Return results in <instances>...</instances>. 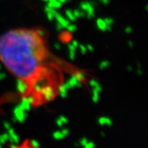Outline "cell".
Listing matches in <instances>:
<instances>
[{"label":"cell","instance_id":"cell-8","mask_svg":"<svg viewBox=\"0 0 148 148\" xmlns=\"http://www.w3.org/2000/svg\"><path fill=\"white\" fill-rule=\"evenodd\" d=\"M31 103H29V101L27 100V97H23V99H22L21 102L20 103L19 106L21 107L22 109L23 110L25 111V112H27V111L29 110V109H30V107H31Z\"/></svg>","mask_w":148,"mask_h":148},{"label":"cell","instance_id":"cell-3","mask_svg":"<svg viewBox=\"0 0 148 148\" xmlns=\"http://www.w3.org/2000/svg\"><path fill=\"white\" fill-rule=\"evenodd\" d=\"M14 116L16 119V120L19 121L21 123L23 122L24 119H26V117H27V114H26V112L22 109L21 107H20L19 105H18L17 107L14 108Z\"/></svg>","mask_w":148,"mask_h":148},{"label":"cell","instance_id":"cell-15","mask_svg":"<svg viewBox=\"0 0 148 148\" xmlns=\"http://www.w3.org/2000/svg\"><path fill=\"white\" fill-rule=\"evenodd\" d=\"M110 65V63L108 62V61H107V60H103V61H102L101 64H100V68L101 69H105L107 68V66H109Z\"/></svg>","mask_w":148,"mask_h":148},{"label":"cell","instance_id":"cell-17","mask_svg":"<svg viewBox=\"0 0 148 148\" xmlns=\"http://www.w3.org/2000/svg\"><path fill=\"white\" fill-rule=\"evenodd\" d=\"M75 76H76V79H77L79 80V81H82V79H85V76H84V75H83V73H81V72H78L76 74V75H75Z\"/></svg>","mask_w":148,"mask_h":148},{"label":"cell","instance_id":"cell-10","mask_svg":"<svg viewBox=\"0 0 148 148\" xmlns=\"http://www.w3.org/2000/svg\"><path fill=\"white\" fill-rule=\"evenodd\" d=\"M90 86L92 88V90H96L97 92H101V85L99 84V82H97L96 80L92 79L90 81Z\"/></svg>","mask_w":148,"mask_h":148},{"label":"cell","instance_id":"cell-20","mask_svg":"<svg viewBox=\"0 0 148 148\" xmlns=\"http://www.w3.org/2000/svg\"><path fill=\"white\" fill-rule=\"evenodd\" d=\"M69 56H70V58L71 60H73L75 58V56H76V53L74 51H69Z\"/></svg>","mask_w":148,"mask_h":148},{"label":"cell","instance_id":"cell-19","mask_svg":"<svg viewBox=\"0 0 148 148\" xmlns=\"http://www.w3.org/2000/svg\"><path fill=\"white\" fill-rule=\"evenodd\" d=\"M79 49H80V51H81V53L82 54H86V51H87V49H86V46H84V45H79Z\"/></svg>","mask_w":148,"mask_h":148},{"label":"cell","instance_id":"cell-13","mask_svg":"<svg viewBox=\"0 0 148 148\" xmlns=\"http://www.w3.org/2000/svg\"><path fill=\"white\" fill-rule=\"evenodd\" d=\"M93 91V95H92V100L94 102H97L99 100V92H97L96 90H92Z\"/></svg>","mask_w":148,"mask_h":148},{"label":"cell","instance_id":"cell-21","mask_svg":"<svg viewBox=\"0 0 148 148\" xmlns=\"http://www.w3.org/2000/svg\"><path fill=\"white\" fill-rule=\"evenodd\" d=\"M56 27H57V29H58V30H59V31H60V30H61V29H64V27H63L62 25H61V24H60V23H58V22H57V24H56Z\"/></svg>","mask_w":148,"mask_h":148},{"label":"cell","instance_id":"cell-16","mask_svg":"<svg viewBox=\"0 0 148 148\" xmlns=\"http://www.w3.org/2000/svg\"><path fill=\"white\" fill-rule=\"evenodd\" d=\"M66 29H68L70 32H74V31H76L77 27H76V25H74V24H73V23H70V24L68 25V27H66Z\"/></svg>","mask_w":148,"mask_h":148},{"label":"cell","instance_id":"cell-9","mask_svg":"<svg viewBox=\"0 0 148 148\" xmlns=\"http://www.w3.org/2000/svg\"><path fill=\"white\" fill-rule=\"evenodd\" d=\"M97 28L99 29H101V31H106L107 30V24H106L105 21L103 19H101V18H98L97 20Z\"/></svg>","mask_w":148,"mask_h":148},{"label":"cell","instance_id":"cell-24","mask_svg":"<svg viewBox=\"0 0 148 148\" xmlns=\"http://www.w3.org/2000/svg\"><path fill=\"white\" fill-rule=\"evenodd\" d=\"M60 120L61 121H63V123H67V119H66V117H64V116H60Z\"/></svg>","mask_w":148,"mask_h":148},{"label":"cell","instance_id":"cell-18","mask_svg":"<svg viewBox=\"0 0 148 148\" xmlns=\"http://www.w3.org/2000/svg\"><path fill=\"white\" fill-rule=\"evenodd\" d=\"M104 21H105L106 24L107 26H112L113 24V19L110 18H104Z\"/></svg>","mask_w":148,"mask_h":148},{"label":"cell","instance_id":"cell-14","mask_svg":"<svg viewBox=\"0 0 148 148\" xmlns=\"http://www.w3.org/2000/svg\"><path fill=\"white\" fill-rule=\"evenodd\" d=\"M99 123L100 124H108V125H110L111 121L110 119H108V118H106V117H101L99 119Z\"/></svg>","mask_w":148,"mask_h":148},{"label":"cell","instance_id":"cell-23","mask_svg":"<svg viewBox=\"0 0 148 148\" xmlns=\"http://www.w3.org/2000/svg\"><path fill=\"white\" fill-rule=\"evenodd\" d=\"M71 44H72L73 45L74 47H75V48H77V47H79V42L77 41H76V40H74V41H73L72 42H71Z\"/></svg>","mask_w":148,"mask_h":148},{"label":"cell","instance_id":"cell-7","mask_svg":"<svg viewBox=\"0 0 148 148\" xmlns=\"http://www.w3.org/2000/svg\"><path fill=\"white\" fill-rule=\"evenodd\" d=\"M55 19H56L57 22L60 23V24H61V25H62L64 28L67 27L69 24H70V21H69L68 20L66 19L64 17H63L61 14L58 13V12H56V14H55Z\"/></svg>","mask_w":148,"mask_h":148},{"label":"cell","instance_id":"cell-4","mask_svg":"<svg viewBox=\"0 0 148 148\" xmlns=\"http://www.w3.org/2000/svg\"><path fill=\"white\" fill-rule=\"evenodd\" d=\"M64 86H65V88L66 89H70V88H73L76 86H80V82L75 76H73L70 79H69L68 81L66 82H65L64 84Z\"/></svg>","mask_w":148,"mask_h":148},{"label":"cell","instance_id":"cell-5","mask_svg":"<svg viewBox=\"0 0 148 148\" xmlns=\"http://www.w3.org/2000/svg\"><path fill=\"white\" fill-rule=\"evenodd\" d=\"M13 148H40L39 144L34 140H26L21 145L14 147Z\"/></svg>","mask_w":148,"mask_h":148},{"label":"cell","instance_id":"cell-6","mask_svg":"<svg viewBox=\"0 0 148 148\" xmlns=\"http://www.w3.org/2000/svg\"><path fill=\"white\" fill-rule=\"evenodd\" d=\"M42 95L43 96L44 99L46 101H50L52 99L53 96H54V92L50 87H45L41 91Z\"/></svg>","mask_w":148,"mask_h":148},{"label":"cell","instance_id":"cell-12","mask_svg":"<svg viewBox=\"0 0 148 148\" xmlns=\"http://www.w3.org/2000/svg\"><path fill=\"white\" fill-rule=\"evenodd\" d=\"M59 94L62 97H66V95H67V89L65 88V86L64 85H62L59 88Z\"/></svg>","mask_w":148,"mask_h":148},{"label":"cell","instance_id":"cell-26","mask_svg":"<svg viewBox=\"0 0 148 148\" xmlns=\"http://www.w3.org/2000/svg\"><path fill=\"white\" fill-rule=\"evenodd\" d=\"M55 48L56 49H58H58H60V44H58V43H55Z\"/></svg>","mask_w":148,"mask_h":148},{"label":"cell","instance_id":"cell-29","mask_svg":"<svg viewBox=\"0 0 148 148\" xmlns=\"http://www.w3.org/2000/svg\"><path fill=\"white\" fill-rule=\"evenodd\" d=\"M44 1H49V0H44Z\"/></svg>","mask_w":148,"mask_h":148},{"label":"cell","instance_id":"cell-28","mask_svg":"<svg viewBox=\"0 0 148 148\" xmlns=\"http://www.w3.org/2000/svg\"><path fill=\"white\" fill-rule=\"evenodd\" d=\"M58 1L60 2V3H61V4H62V3H64L65 2L68 1V0H58Z\"/></svg>","mask_w":148,"mask_h":148},{"label":"cell","instance_id":"cell-11","mask_svg":"<svg viewBox=\"0 0 148 148\" xmlns=\"http://www.w3.org/2000/svg\"><path fill=\"white\" fill-rule=\"evenodd\" d=\"M65 14H66V18H68V19L70 20V21L73 22V21H76V17H75V16H74V14H73V12L72 11H71V10H70V9L66 10V13H65Z\"/></svg>","mask_w":148,"mask_h":148},{"label":"cell","instance_id":"cell-22","mask_svg":"<svg viewBox=\"0 0 148 148\" xmlns=\"http://www.w3.org/2000/svg\"><path fill=\"white\" fill-rule=\"evenodd\" d=\"M68 49H69V51H76V48L73 46V45H72V44H69L68 45Z\"/></svg>","mask_w":148,"mask_h":148},{"label":"cell","instance_id":"cell-27","mask_svg":"<svg viewBox=\"0 0 148 148\" xmlns=\"http://www.w3.org/2000/svg\"><path fill=\"white\" fill-rule=\"evenodd\" d=\"M101 2H102L104 5H107L108 4V2H109V1L108 0H100Z\"/></svg>","mask_w":148,"mask_h":148},{"label":"cell","instance_id":"cell-25","mask_svg":"<svg viewBox=\"0 0 148 148\" xmlns=\"http://www.w3.org/2000/svg\"><path fill=\"white\" fill-rule=\"evenodd\" d=\"M86 49H88V50H89L90 51H93V47H92L91 45H87V47H86Z\"/></svg>","mask_w":148,"mask_h":148},{"label":"cell","instance_id":"cell-2","mask_svg":"<svg viewBox=\"0 0 148 148\" xmlns=\"http://www.w3.org/2000/svg\"><path fill=\"white\" fill-rule=\"evenodd\" d=\"M28 88H29L28 82L23 79H18L17 83H16V88L19 93L22 94V95L26 94L28 91Z\"/></svg>","mask_w":148,"mask_h":148},{"label":"cell","instance_id":"cell-1","mask_svg":"<svg viewBox=\"0 0 148 148\" xmlns=\"http://www.w3.org/2000/svg\"><path fill=\"white\" fill-rule=\"evenodd\" d=\"M46 55L39 29H12L0 36V60L18 79L27 82L41 71Z\"/></svg>","mask_w":148,"mask_h":148}]
</instances>
